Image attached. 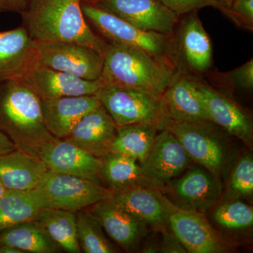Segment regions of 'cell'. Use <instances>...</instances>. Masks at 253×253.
Here are the masks:
<instances>
[{"label":"cell","instance_id":"cell-6","mask_svg":"<svg viewBox=\"0 0 253 253\" xmlns=\"http://www.w3.org/2000/svg\"><path fill=\"white\" fill-rule=\"evenodd\" d=\"M82 9L87 22L96 28L108 43L141 50L168 61L169 36L144 31L87 2L82 4Z\"/></svg>","mask_w":253,"mask_h":253},{"label":"cell","instance_id":"cell-14","mask_svg":"<svg viewBox=\"0 0 253 253\" xmlns=\"http://www.w3.org/2000/svg\"><path fill=\"white\" fill-rule=\"evenodd\" d=\"M38 64V42L24 26L0 32V82L23 81Z\"/></svg>","mask_w":253,"mask_h":253},{"label":"cell","instance_id":"cell-4","mask_svg":"<svg viewBox=\"0 0 253 253\" xmlns=\"http://www.w3.org/2000/svg\"><path fill=\"white\" fill-rule=\"evenodd\" d=\"M167 58L175 71L201 78L212 68V41L197 11L178 20L169 37Z\"/></svg>","mask_w":253,"mask_h":253},{"label":"cell","instance_id":"cell-9","mask_svg":"<svg viewBox=\"0 0 253 253\" xmlns=\"http://www.w3.org/2000/svg\"><path fill=\"white\" fill-rule=\"evenodd\" d=\"M38 45L40 64L87 81L99 79L104 56L92 48L65 42H38Z\"/></svg>","mask_w":253,"mask_h":253},{"label":"cell","instance_id":"cell-30","mask_svg":"<svg viewBox=\"0 0 253 253\" xmlns=\"http://www.w3.org/2000/svg\"><path fill=\"white\" fill-rule=\"evenodd\" d=\"M213 217L222 227L239 230L253 225V210L251 206L241 201H231L218 207Z\"/></svg>","mask_w":253,"mask_h":253},{"label":"cell","instance_id":"cell-32","mask_svg":"<svg viewBox=\"0 0 253 253\" xmlns=\"http://www.w3.org/2000/svg\"><path fill=\"white\" fill-rule=\"evenodd\" d=\"M239 27L253 30V0H234L231 6L220 10Z\"/></svg>","mask_w":253,"mask_h":253},{"label":"cell","instance_id":"cell-26","mask_svg":"<svg viewBox=\"0 0 253 253\" xmlns=\"http://www.w3.org/2000/svg\"><path fill=\"white\" fill-rule=\"evenodd\" d=\"M0 244H8L24 253H54L59 246L35 220L21 223L0 232Z\"/></svg>","mask_w":253,"mask_h":253},{"label":"cell","instance_id":"cell-37","mask_svg":"<svg viewBox=\"0 0 253 253\" xmlns=\"http://www.w3.org/2000/svg\"><path fill=\"white\" fill-rule=\"evenodd\" d=\"M16 149L9 137L4 134L2 131H0V155L7 154Z\"/></svg>","mask_w":253,"mask_h":253},{"label":"cell","instance_id":"cell-2","mask_svg":"<svg viewBox=\"0 0 253 253\" xmlns=\"http://www.w3.org/2000/svg\"><path fill=\"white\" fill-rule=\"evenodd\" d=\"M0 131L16 149L39 158L55 139L44 123L41 99L23 80L0 82Z\"/></svg>","mask_w":253,"mask_h":253},{"label":"cell","instance_id":"cell-3","mask_svg":"<svg viewBox=\"0 0 253 253\" xmlns=\"http://www.w3.org/2000/svg\"><path fill=\"white\" fill-rule=\"evenodd\" d=\"M175 69L168 60L141 50L108 43L99 81L102 85L131 88L160 99Z\"/></svg>","mask_w":253,"mask_h":253},{"label":"cell","instance_id":"cell-36","mask_svg":"<svg viewBox=\"0 0 253 253\" xmlns=\"http://www.w3.org/2000/svg\"><path fill=\"white\" fill-rule=\"evenodd\" d=\"M163 252L166 253H186V251H184V248H182V245L176 237L175 239L166 238L163 244Z\"/></svg>","mask_w":253,"mask_h":253},{"label":"cell","instance_id":"cell-27","mask_svg":"<svg viewBox=\"0 0 253 253\" xmlns=\"http://www.w3.org/2000/svg\"><path fill=\"white\" fill-rule=\"evenodd\" d=\"M158 126L150 123H135L118 128L111 153L126 155L141 163L147 157L157 134Z\"/></svg>","mask_w":253,"mask_h":253},{"label":"cell","instance_id":"cell-7","mask_svg":"<svg viewBox=\"0 0 253 253\" xmlns=\"http://www.w3.org/2000/svg\"><path fill=\"white\" fill-rule=\"evenodd\" d=\"M214 123L184 122L162 118L158 130L172 133L182 145L191 161L204 166L217 176L225 164V150L221 139L211 128Z\"/></svg>","mask_w":253,"mask_h":253},{"label":"cell","instance_id":"cell-23","mask_svg":"<svg viewBox=\"0 0 253 253\" xmlns=\"http://www.w3.org/2000/svg\"><path fill=\"white\" fill-rule=\"evenodd\" d=\"M172 189L183 208L204 211L217 202L222 186L217 176L204 169L194 168L174 181Z\"/></svg>","mask_w":253,"mask_h":253},{"label":"cell","instance_id":"cell-5","mask_svg":"<svg viewBox=\"0 0 253 253\" xmlns=\"http://www.w3.org/2000/svg\"><path fill=\"white\" fill-rule=\"evenodd\" d=\"M31 194L42 208L76 212L110 198L112 191L97 179L48 170Z\"/></svg>","mask_w":253,"mask_h":253},{"label":"cell","instance_id":"cell-13","mask_svg":"<svg viewBox=\"0 0 253 253\" xmlns=\"http://www.w3.org/2000/svg\"><path fill=\"white\" fill-rule=\"evenodd\" d=\"M197 88L210 121L245 144L251 145L252 118L236 101L198 78Z\"/></svg>","mask_w":253,"mask_h":253},{"label":"cell","instance_id":"cell-40","mask_svg":"<svg viewBox=\"0 0 253 253\" xmlns=\"http://www.w3.org/2000/svg\"><path fill=\"white\" fill-rule=\"evenodd\" d=\"M7 191L8 189H6V188L4 186V184L0 181V199H1L5 194H6V192Z\"/></svg>","mask_w":253,"mask_h":253},{"label":"cell","instance_id":"cell-24","mask_svg":"<svg viewBox=\"0 0 253 253\" xmlns=\"http://www.w3.org/2000/svg\"><path fill=\"white\" fill-rule=\"evenodd\" d=\"M100 178L112 192L137 186L156 188L143 175L136 160L116 153H109L101 158Z\"/></svg>","mask_w":253,"mask_h":253},{"label":"cell","instance_id":"cell-17","mask_svg":"<svg viewBox=\"0 0 253 253\" xmlns=\"http://www.w3.org/2000/svg\"><path fill=\"white\" fill-rule=\"evenodd\" d=\"M40 158L51 172L101 180V158L65 139L55 138L42 149Z\"/></svg>","mask_w":253,"mask_h":253},{"label":"cell","instance_id":"cell-8","mask_svg":"<svg viewBox=\"0 0 253 253\" xmlns=\"http://www.w3.org/2000/svg\"><path fill=\"white\" fill-rule=\"evenodd\" d=\"M95 95L118 128L135 123H150L158 126L162 119L159 99L149 93L102 85Z\"/></svg>","mask_w":253,"mask_h":253},{"label":"cell","instance_id":"cell-31","mask_svg":"<svg viewBox=\"0 0 253 253\" xmlns=\"http://www.w3.org/2000/svg\"><path fill=\"white\" fill-rule=\"evenodd\" d=\"M228 194L232 199L251 197L253 194V160L244 156L236 163L227 186Z\"/></svg>","mask_w":253,"mask_h":253},{"label":"cell","instance_id":"cell-15","mask_svg":"<svg viewBox=\"0 0 253 253\" xmlns=\"http://www.w3.org/2000/svg\"><path fill=\"white\" fill-rule=\"evenodd\" d=\"M173 234L187 252H224L222 241L199 211L177 207L168 219Z\"/></svg>","mask_w":253,"mask_h":253},{"label":"cell","instance_id":"cell-33","mask_svg":"<svg viewBox=\"0 0 253 253\" xmlns=\"http://www.w3.org/2000/svg\"><path fill=\"white\" fill-rule=\"evenodd\" d=\"M223 81L232 87L242 90H251L253 87V59H250L242 66L221 74Z\"/></svg>","mask_w":253,"mask_h":253},{"label":"cell","instance_id":"cell-22","mask_svg":"<svg viewBox=\"0 0 253 253\" xmlns=\"http://www.w3.org/2000/svg\"><path fill=\"white\" fill-rule=\"evenodd\" d=\"M47 171L41 158L21 150L0 155V181L7 189L31 191Z\"/></svg>","mask_w":253,"mask_h":253},{"label":"cell","instance_id":"cell-18","mask_svg":"<svg viewBox=\"0 0 253 253\" xmlns=\"http://www.w3.org/2000/svg\"><path fill=\"white\" fill-rule=\"evenodd\" d=\"M41 105L48 131L59 139H66L82 118L101 106L96 95L41 100Z\"/></svg>","mask_w":253,"mask_h":253},{"label":"cell","instance_id":"cell-25","mask_svg":"<svg viewBox=\"0 0 253 253\" xmlns=\"http://www.w3.org/2000/svg\"><path fill=\"white\" fill-rule=\"evenodd\" d=\"M36 220L60 248L68 253L81 252L78 240L76 212L42 208Z\"/></svg>","mask_w":253,"mask_h":253},{"label":"cell","instance_id":"cell-19","mask_svg":"<svg viewBox=\"0 0 253 253\" xmlns=\"http://www.w3.org/2000/svg\"><path fill=\"white\" fill-rule=\"evenodd\" d=\"M118 129L113 118L101 105L82 118L65 140L101 159L111 153Z\"/></svg>","mask_w":253,"mask_h":253},{"label":"cell","instance_id":"cell-20","mask_svg":"<svg viewBox=\"0 0 253 253\" xmlns=\"http://www.w3.org/2000/svg\"><path fill=\"white\" fill-rule=\"evenodd\" d=\"M111 199L135 216L144 224L161 226L168 222L174 206L159 189L150 186H137L112 192Z\"/></svg>","mask_w":253,"mask_h":253},{"label":"cell","instance_id":"cell-38","mask_svg":"<svg viewBox=\"0 0 253 253\" xmlns=\"http://www.w3.org/2000/svg\"><path fill=\"white\" fill-rule=\"evenodd\" d=\"M23 251L8 244H0V253H23Z\"/></svg>","mask_w":253,"mask_h":253},{"label":"cell","instance_id":"cell-28","mask_svg":"<svg viewBox=\"0 0 253 253\" xmlns=\"http://www.w3.org/2000/svg\"><path fill=\"white\" fill-rule=\"evenodd\" d=\"M41 209L31 191L8 189L0 199V232L21 223L35 220Z\"/></svg>","mask_w":253,"mask_h":253},{"label":"cell","instance_id":"cell-39","mask_svg":"<svg viewBox=\"0 0 253 253\" xmlns=\"http://www.w3.org/2000/svg\"><path fill=\"white\" fill-rule=\"evenodd\" d=\"M218 1H219L221 4V9H223V8L229 7L234 0H218Z\"/></svg>","mask_w":253,"mask_h":253},{"label":"cell","instance_id":"cell-11","mask_svg":"<svg viewBox=\"0 0 253 253\" xmlns=\"http://www.w3.org/2000/svg\"><path fill=\"white\" fill-rule=\"evenodd\" d=\"M159 131L147 157L140 163L143 175L158 189L185 170L191 161L172 133Z\"/></svg>","mask_w":253,"mask_h":253},{"label":"cell","instance_id":"cell-10","mask_svg":"<svg viewBox=\"0 0 253 253\" xmlns=\"http://www.w3.org/2000/svg\"><path fill=\"white\" fill-rule=\"evenodd\" d=\"M89 4L144 31L171 36L179 16L159 0H88Z\"/></svg>","mask_w":253,"mask_h":253},{"label":"cell","instance_id":"cell-29","mask_svg":"<svg viewBox=\"0 0 253 253\" xmlns=\"http://www.w3.org/2000/svg\"><path fill=\"white\" fill-rule=\"evenodd\" d=\"M78 243L86 253H116L106 239L102 225L92 212L81 210L76 212Z\"/></svg>","mask_w":253,"mask_h":253},{"label":"cell","instance_id":"cell-12","mask_svg":"<svg viewBox=\"0 0 253 253\" xmlns=\"http://www.w3.org/2000/svg\"><path fill=\"white\" fill-rule=\"evenodd\" d=\"M197 80L175 71L159 99L162 118L184 122H211L198 90Z\"/></svg>","mask_w":253,"mask_h":253},{"label":"cell","instance_id":"cell-16","mask_svg":"<svg viewBox=\"0 0 253 253\" xmlns=\"http://www.w3.org/2000/svg\"><path fill=\"white\" fill-rule=\"evenodd\" d=\"M23 81L41 100L95 95L102 86L99 80L87 81L39 63Z\"/></svg>","mask_w":253,"mask_h":253},{"label":"cell","instance_id":"cell-34","mask_svg":"<svg viewBox=\"0 0 253 253\" xmlns=\"http://www.w3.org/2000/svg\"><path fill=\"white\" fill-rule=\"evenodd\" d=\"M166 7L178 16L197 11L202 8L212 6L220 10L221 4L218 0H159Z\"/></svg>","mask_w":253,"mask_h":253},{"label":"cell","instance_id":"cell-1","mask_svg":"<svg viewBox=\"0 0 253 253\" xmlns=\"http://www.w3.org/2000/svg\"><path fill=\"white\" fill-rule=\"evenodd\" d=\"M83 0H31L22 13L23 26L39 42H65L92 48L104 56L108 42L92 31Z\"/></svg>","mask_w":253,"mask_h":253},{"label":"cell","instance_id":"cell-35","mask_svg":"<svg viewBox=\"0 0 253 253\" xmlns=\"http://www.w3.org/2000/svg\"><path fill=\"white\" fill-rule=\"evenodd\" d=\"M27 0H0V11H18L23 13L25 11Z\"/></svg>","mask_w":253,"mask_h":253},{"label":"cell","instance_id":"cell-21","mask_svg":"<svg viewBox=\"0 0 253 253\" xmlns=\"http://www.w3.org/2000/svg\"><path fill=\"white\" fill-rule=\"evenodd\" d=\"M91 212L111 239L126 251L134 249L144 233V223L111 197L94 204Z\"/></svg>","mask_w":253,"mask_h":253}]
</instances>
